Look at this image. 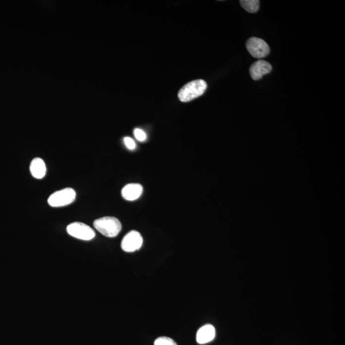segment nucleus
I'll use <instances>...</instances> for the list:
<instances>
[{"instance_id": "nucleus-1", "label": "nucleus", "mask_w": 345, "mask_h": 345, "mask_svg": "<svg viewBox=\"0 0 345 345\" xmlns=\"http://www.w3.org/2000/svg\"><path fill=\"white\" fill-rule=\"evenodd\" d=\"M94 226L99 232L109 238L117 236L122 230V224L114 217H103L94 222Z\"/></svg>"}, {"instance_id": "nucleus-2", "label": "nucleus", "mask_w": 345, "mask_h": 345, "mask_svg": "<svg viewBox=\"0 0 345 345\" xmlns=\"http://www.w3.org/2000/svg\"><path fill=\"white\" fill-rule=\"evenodd\" d=\"M207 88V84L203 80H197L187 83L180 90L178 97L183 102H190L203 95Z\"/></svg>"}, {"instance_id": "nucleus-3", "label": "nucleus", "mask_w": 345, "mask_h": 345, "mask_svg": "<svg viewBox=\"0 0 345 345\" xmlns=\"http://www.w3.org/2000/svg\"><path fill=\"white\" fill-rule=\"evenodd\" d=\"M76 197V191L73 189L67 188L52 193L48 202L52 207H62L73 203Z\"/></svg>"}, {"instance_id": "nucleus-4", "label": "nucleus", "mask_w": 345, "mask_h": 345, "mask_svg": "<svg viewBox=\"0 0 345 345\" xmlns=\"http://www.w3.org/2000/svg\"><path fill=\"white\" fill-rule=\"evenodd\" d=\"M67 232L70 236L83 241H90L96 237V233L89 226L80 222H74L67 226Z\"/></svg>"}, {"instance_id": "nucleus-5", "label": "nucleus", "mask_w": 345, "mask_h": 345, "mask_svg": "<svg viewBox=\"0 0 345 345\" xmlns=\"http://www.w3.org/2000/svg\"><path fill=\"white\" fill-rule=\"evenodd\" d=\"M246 48L250 55L256 58H263L269 54L270 48L263 39L251 37L246 43Z\"/></svg>"}, {"instance_id": "nucleus-6", "label": "nucleus", "mask_w": 345, "mask_h": 345, "mask_svg": "<svg viewBox=\"0 0 345 345\" xmlns=\"http://www.w3.org/2000/svg\"><path fill=\"white\" fill-rule=\"evenodd\" d=\"M144 239L140 233L133 230L125 235L121 243V247L125 252H135L142 247Z\"/></svg>"}, {"instance_id": "nucleus-7", "label": "nucleus", "mask_w": 345, "mask_h": 345, "mask_svg": "<svg viewBox=\"0 0 345 345\" xmlns=\"http://www.w3.org/2000/svg\"><path fill=\"white\" fill-rule=\"evenodd\" d=\"M272 70V65L267 61L259 60L252 63L250 66V75L252 80H259L263 76L270 73Z\"/></svg>"}, {"instance_id": "nucleus-8", "label": "nucleus", "mask_w": 345, "mask_h": 345, "mask_svg": "<svg viewBox=\"0 0 345 345\" xmlns=\"http://www.w3.org/2000/svg\"><path fill=\"white\" fill-rule=\"evenodd\" d=\"M144 191L140 184H129L122 190L123 197L127 201H135L139 198Z\"/></svg>"}, {"instance_id": "nucleus-9", "label": "nucleus", "mask_w": 345, "mask_h": 345, "mask_svg": "<svg viewBox=\"0 0 345 345\" xmlns=\"http://www.w3.org/2000/svg\"><path fill=\"white\" fill-rule=\"evenodd\" d=\"M215 336V329L212 325L206 324L197 331V341L199 344L203 345L212 342Z\"/></svg>"}, {"instance_id": "nucleus-10", "label": "nucleus", "mask_w": 345, "mask_h": 345, "mask_svg": "<svg viewBox=\"0 0 345 345\" xmlns=\"http://www.w3.org/2000/svg\"><path fill=\"white\" fill-rule=\"evenodd\" d=\"M30 170L31 174L35 179H43L46 174V166L45 161L41 158H35L31 162Z\"/></svg>"}, {"instance_id": "nucleus-11", "label": "nucleus", "mask_w": 345, "mask_h": 345, "mask_svg": "<svg viewBox=\"0 0 345 345\" xmlns=\"http://www.w3.org/2000/svg\"><path fill=\"white\" fill-rule=\"evenodd\" d=\"M240 3L244 9L249 13H256L260 6L258 0H241Z\"/></svg>"}, {"instance_id": "nucleus-12", "label": "nucleus", "mask_w": 345, "mask_h": 345, "mask_svg": "<svg viewBox=\"0 0 345 345\" xmlns=\"http://www.w3.org/2000/svg\"><path fill=\"white\" fill-rule=\"evenodd\" d=\"M154 345H178L174 340L168 337H159L155 340Z\"/></svg>"}, {"instance_id": "nucleus-13", "label": "nucleus", "mask_w": 345, "mask_h": 345, "mask_svg": "<svg viewBox=\"0 0 345 345\" xmlns=\"http://www.w3.org/2000/svg\"><path fill=\"white\" fill-rule=\"evenodd\" d=\"M135 138L140 142H144L147 139V135L144 131L140 129H136L134 131Z\"/></svg>"}, {"instance_id": "nucleus-14", "label": "nucleus", "mask_w": 345, "mask_h": 345, "mask_svg": "<svg viewBox=\"0 0 345 345\" xmlns=\"http://www.w3.org/2000/svg\"><path fill=\"white\" fill-rule=\"evenodd\" d=\"M124 144L127 148L129 150H133L136 148V144L135 141L132 139L131 138L125 137L124 139Z\"/></svg>"}]
</instances>
